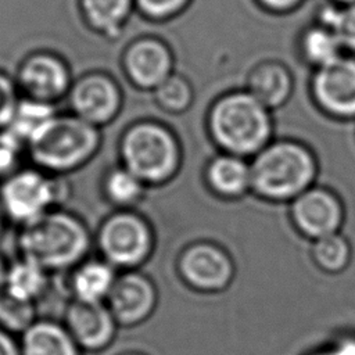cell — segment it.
<instances>
[{"mask_svg": "<svg viewBox=\"0 0 355 355\" xmlns=\"http://www.w3.org/2000/svg\"><path fill=\"white\" fill-rule=\"evenodd\" d=\"M288 218L298 234L313 241L340 233L345 207L336 191L315 184L288 204Z\"/></svg>", "mask_w": 355, "mask_h": 355, "instance_id": "cell-10", "label": "cell"}, {"mask_svg": "<svg viewBox=\"0 0 355 355\" xmlns=\"http://www.w3.org/2000/svg\"><path fill=\"white\" fill-rule=\"evenodd\" d=\"M315 21L329 26L338 37L345 54L355 55V3H324L316 11Z\"/></svg>", "mask_w": 355, "mask_h": 355, "instance_id": "cell-25", "label": "cell"}, {"mask_svg": "<svg viewBox=\"0 0 355 355\" xmlns=\"http://www.w3.org/2000/svg\"><path fill=\"white\" fill-rule=\"evenodd\" d=\"M49 273L39 263L21 257L7 268L3 291L17 300L36 304L49 287Z\"/></svg>", "mask_w": 355, "mask_h": 355, "instance_id": "cell-21", "label": "cell"}, {"mask_svg": "<svg viewBox=\"0 0 355 355\" xmlns=\"http://www.w3.org/2000/svg\"><path fill=\"white\" fill-rule=\"evenodd\" d=\"M62 193V186L43 169H17L0 183V204L7 219L24 226L54 209Z\"/></svg>", "mask_w": 355, "mask_h": 355, "instance_id": "cell-7", "label": "cell"}, {"mask_svg": "<svg viewBox=\"0 0 355 355\" xmlns=\"http://www.w3.org/2000/svg\"><path fill=\"white\" fill-rule=\"evenodd\" d=\"M65 327L80 349L100 351L108 347L116 333L118 322L105 302L72 300L65 311Z\"/></svg>", "mask_w": 355, "mask_h": 355, "instance_id": "cell-12", "label": "cell"}, {"mask_svg": "<svg viewBox=\"0 0 355 355\" xmlns=\"http://www.w3.org/2000/svg\"><path fill=\"white\" fill-rule=\"evenodd\" d=\"M92 240L85 222L76 215L51 209L21 226L18 250L47 272L73 269L86 259Z\"/></svg>", "mask_w": 355, "mask_h": 355, "instance_id": "cell-3", "label": "cell"}, {"mask_svg": "<svg viewBox=\"0 0 355 355\" xmlns=\"http://www.w3.org/2000/svg\"><path fill=\"white\" fill-rule=\"evenodd\" d=\"M24 143L7 129L0 132V180L17 171Z\"/></svg>", "mask_w": 355, "mask_h": 355, "instance_id": "cell-29", "label": "cell"}, {"mask_svg": "<svg viewBox=\"0 0 355 355\" xmlns=\"http://www.w3.org/2000/svg\"><path fill=\"white\" fill-rule=\"evenodd\" d=\"M208 130L222 153L251 159L275 139L273 111L245 89L232 90L211 105Z\"/></svg>", "mask_w": 355, "mask_h": 355, "instance_id": "cell-2", "label": "cell"}, {"mask_svg": "<svg viewBox=\"0 0 355 355\" xmlns=\"http://www.w3.org/2000/svg\"><path fill=\"white\" fill-rule=\"evenodd\" d=\"M143 14L151 18H166L180 11L189 0H135Z\"/></svg>", "mask_w": 355, "mask_h": 355, "instance_id": "cell-30", "label": "cell"}, {"mask_svg": "<svg viewBox=\"0 0 355 355\" xmlns=\"http://www.w3.org/2000/svg\"><path fill=\"white\" fill-rule=\"evenodd\" d=\"M311 259L313 265L327 275L345 272L352 261V245L341 233L311 241Z\"/></svg>", "mask_w": 355, "mask_h": 355, "instance_id": "cell-22", "label": "cell"}, {"mask_svg": "<svg viewBox=\"0 0 355 355\" xmlns=\"http://www.w3.org/2000/svg\"><path fill=\"white\" fill-rule=\"evenodd\" d=\"M98 147L97 126L76 115H55L28 141L31 158L39 169L55 173L80 168Z\"/></svg>", "mask_w": 355, "mask_h": 355, "instance_id": "cell-4", "label": "cell"}, {"mask_svg": "<svg viewBox=\"0 0 355 355\" xmlns=\"http://www.w3.org/2000/svg\"><path fill=\"white\" fill-rule=\"evenodd\" d=\"M306 355H355V333H343Z\"/></svg>", "mask_w": 355, "mask_h": 355, "instance_id": "cell-32", "label": "cell"}, {"mask_svg": "<svg viewBox=\"0 0 355 355\" xmlns=\"http://www.w3.org/2000/svg\"><path fill=\"white\" fill-rule=\"evenodd\" d=\"M178 272L190 288L214 294L225 291L232 284L236 265L223 247L211 241H197L182 251Z\"/></svg>", "mask_w": 355, "mask_h": 355, "instance_id": "cell-9", "label": "cell"}, {"mask_svg": "<svg viewBox=\"0 0 355 355\" xmlns=\"http://www.w3.org/2000/svg\"><path fill=\"white\" fill-rule=\"evenodd\" d=\"M118 324L136 326L147 320L157 306L153 280L139 270H123L116 276L105 301Z\"/></svg>", "mask_w": 355, "mask_h": 355, "instance_id": "cell-11", "label": "cell"}, {"mask_svg": "<svg viewBox=\"0 0 355 355\" xmlns=\"http://www.w3.org/2000/svg\"><path fill=\"white\" fill-rule=\"evenodd\" d=\"M101 258L115 269L135 270L154 250L150 223L130 209H121L104 219L97 232Z\"/></svg>", "mask_w": 355, "mask_h": 355, "instance_id": "cell-6", "label": "cell"}, {"mask_svg": "<svg viewBox=\"0 0 355 355\" xmlns=\"http://www.w3.org/2000/svg\"><path fill=\"white\" fill-rule=\"evenodd\" d=\"M21 355H80V348L65 327L49 319L36 320L22 336Z\"/></svg>", "mask_w": 355, "mask_h": 355, "instance_id": "cell-18", "label": "cell"}, {"mask_svg": "<svg viewBox=\"0 0 355 355\" xmlns=\"http://www.w3.org/2000/svg\"><path fill=\"white\" fill-rule=\"evenodd\" d=\"M6 272H7V266L3 261V258L0 257V293L4 290V282H6Z\"/></svg>", "mask_w": 355, "mask_h": 355, "instance_id": "cell-35", "label": "cell"}, {"mask_svg": "<svg viewBox=\"0 0 355 355\" xmlns=\"http://www.w3.org/2000/svg\"><path fill=\"white\" fill-rule=\"evenodd\" d=\"M115 268L105 259H85L73 268L71 291L73 300L83 302H105L116 280Z\"/></svg>", "mask_w": 355, "mask_h": 355, "instance_id": "cell-19", "label": "cell"}, {"mask_svg": "<svg viewBox=\"0 0 355 355\" xmlns=\"http://www.w3.org/2000/svg\"><path fill=\"white\" fill-rule=\"evenodd\" d=\"M251 193L272 204H290L316 184L319 159L306 143L293 139H273L250 159Z\"/></svg>", "mask_w": 355, "mask_h": 355, "instance_id": "cell-1", "label": "cell"}, {"mask_svg": "<svg viewBox=\"0 0 355 355\" xmlns=\"http://www.w3.org/2000/svg\"><path fill=\"white\" fill-rule=\"evenodd\" d=\"M155 98L162 108L171 112H182L190 105L193 90L183 76L171 75L155 89Z\"/></svg>", "mask_w": 355, "mask_h": 355, "instance_id": "cell-28", "label": "cell"}, {"mask_svg": "<svg viewBox=\"0 0 355 355\" xmlns=\"http://www.w3.org/2000/svg\"><path fill=\"white\" fill-rule=\"evenodd\" d=\"M0 355H21L19 345L12 338V334L0 327Z\"/></svg>", "mask_w": 355, "mask_h": 355, "instance_id": "cell-34", "label": "cell"}, {"mask_svg": "<svg viewBox=\"0 0 355 355\" xmlns=\"http://www.w3.org/2000/svg\"><path fill=\"white\" fill-rule=\"evenodd\" d=\"M18 79L33 100L46 103L61 97L69 85L68 68L50 54H35L25 60Z\"/></svg>", "mask_w": 355, "mask_h": 355, "instance_id": "cell-16", "label": "cell"}, {"mask_svg": "<svg viewBox=\"0 0 355 355\" xmlns=\"http://www.w3.org/2000/svg\"><path fill=\"white\" fill-rule=\"evenodd\" d=\"M205 182L209 190L220 198H241L251 193L250 159L222 153L208 162Z\"/></svg>", "mask_w": 355, "mask_h": 355, "instance_id": "cell-17", "label": "cell"}, {"mask_svg": "<svg viewBox=\"0 0 355 355\" xmlns=\"http://www.w3.org/2000/svg\"><path fill=\"white\" fill-rule=\"evenodd\" d=\"M270 111L284 107L293 97L295 78L291 68L279 58L257 61L245 76V87Z\"/></svg>", "mask_w": 355, "mask_h": 355, "instance_id": "cell-14", "label": "cell"}, {"mask_svg": "<svg viewBox=\"0 0 355 355\" xmlns=\"http://www.w3.org/2000/svg\"><path fill=\"white\" fill-rule=\"evenodd\" d=\"M123 65L130 80L137 86L157 89L172 75V54L164 43L141 39L128 47Z\"/></svg>", "mask_w": 355, "mask_h": 355, "instance_id": "cell-15", "label": "cell"}, {"mask_svg": "<svg viewBox=\"0 0 355 355\" xmlns=\"http://www.w3.org/2000/svg\"><path fill=\"white\" fill-rule=\"evenodd\" d=\"M308 0H254V3L266 14L288 15L305 6Z\"/></svg>", "mask_w": 355, "mask_h": 355, "instance_id": "cell-33", "label": "cell"}, {"mask_svg": "<svg viewBox=\"0 0 355 355\" xmlns=\"http://www.w3.org/2000/svg\"><path fill=\"white\" fill-rule=\"evenodd\" d=\"M75 115L97 126L111 121L121 105V93L112 79L101 73L79 79L71 90Z\"/></svg>", "mask_w": 355, "mask_h": 355, "instance_id": "cell-13", "label": "cell"}, {"mask_svg": "<svg viewBox=\"0 0 355 355\" xmlns=\"http://www.w3.org/2000/svg\"><path fill=\"white\" fill-rule=\"evenodd\" d=\"M330 3H334V4H349V3H355V0H327Z\"/></svg>", "mask_w": 355, "mask_h": 355, "instance_id": "cell-37", "label": "cell"}, {"mask_svg": "<svg viewBox=\"0 0 355 355\" xmlns=\"http://www.w3.org/2000/svg\"><path fill=\"white\" fill-rule=\"evenodd\" d=\"M122 166L137 176L146 186L164 184L180 166V147L176 137L162 125L139 122L122 136Z\"/></svg>", "mask_w": 355, "mask_h": 355, "instance_id": "cell-5", "label": "cell"}, {"mask_svg": "<svg viewBox=\"0 0 355 355\" xmlns=\"http://www.w3.org/2000/svg\"><path fill=\"white\" fill-rule=\"evenodd\" d=\"M123 355H141V354H133V352H132V354H123Z\"/></svg>", "mask_w": 355, "mask_h": 355, "instance_id": "cell-38", "label": "cell"}, {"mask_svg": "<svg viewBox=\"0 0 355 355\" xmlns=\"http://www.w3.org/2000/svg\"><path fill=\"white\" fill-rule=\"evenodd\" d=\"M7 218H6V215H4V211H3V208H1V204H0V234H1V232H3V227H4V220H6Z\"/></svg>", "mask_w": 355, "mask_h": 355, "instance_id": "cell-36", "label": "cell"}, {"mask_svg": "<svg viewBox=\"0 0 355 355\" xmlns=\"http://www.w3.org/2000/svg\"><path fill=\"white\" fill-rule=\"evenodd\" d=\"M18 103L12 82L0 73V126L10 125Z\"/></svg>", "mask_w": 355, "mask_h": 355, "instance_id": "cell-31", "label": "cell"}, {"mask_svg": "<svg viewBox=\"0 0 355 355\" xmlns=\"http://www.w3.org/2000/svg\"><path fill=\"white\" fill-rule=\"evenodd\" d=\"M295 47L300 60L312 71L345 54L336 33L315 19L300 31Z\"/></svg>", "mask_w": 355, "mask_h": 355, "instance_id": "cell-20", "label": "cell"}, {"mask_svg": "<svg viewBox=\"0 0 355 355\" xmlns=\"http://www.w3.org/2000/svg\"><path fill=\"white\" fill-rule=\"evenodd\" d=\"M55 116L51 103L39 100H24L19 101L10 125L6 128L19 141L26 143L33 135L40 130L50 119Z\"/></svg>", "mask_w": 355, "mask_h": 355, "instance_id": "cell-24", "label": "cell"}, {"mask_svg": "<svg viewBox=\"0 0 355 355\" xmlns=\"http://www.w3.org/2000/svg\"><path fill=\"white\" fill-rule=\"evenodd\" d=\"M308 93L322 115L338 122L355 121V55L343 54L313 69Z\"/></svg>", "mask_w": 355, "mask_h": 355, "instance_id": "cell-8", "label": "cell"}, {"mask_svg": "<svg viewBox=\"0 0 355 355\" xmlns=\"http://www.w3.org/2000/svg\"><path fill=\"white\" fill-rule=\"evenodd\" d=\"M135 0H80L87 22L108 37H115L122 29Z\"/></svg>", "mask_w": 355, "mask_h": 355, "instance_id": "cell-23", "label": "cell"}, {"mask_svg": "<svg viewBox=\"0 0 355 355\" xmlns=\"http://www.w3.org/2000/svg\"><path fill=\"white\" fill-rule=\"evenodd\" d=\"M36 304L0 293V327L11 334H24L36 322Z\"/></svg>", "mask_w": 355, "mask_h": 355, "instance_id": "cell-27", "label": "cell"}, {"mask_svg": "<svg viewBox=\"0 0 355 355\" xmlns=\"http://www.w3.org/2000/svg\"><path fill=\"white\" fill-rule=\"evenodd\" d=\"M104 194L110 202L122 209H129L144 196L146 184L123 166L111 169L103 183Z\"/></svg>", "mask_w": 355, "mask_h": 355, "instance_id": "cell-26", "label": "cell"}]
</instances>
